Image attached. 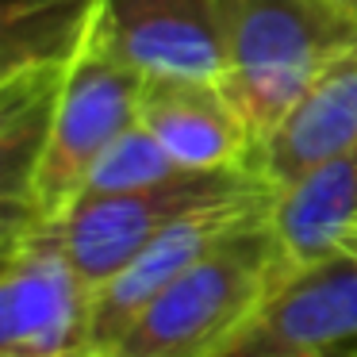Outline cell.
I'll use <instances>...</instances> for the list:
<instances>
[{"mask_svg": "<svg viewBox=\"0 0 357 357\" xmlns=\"http://www.w3.org/2000/svg\"><path fill=\"white\" fill-rule=\"evenodd\" d=\"M288 269L269 208L234 227L192 269L165 284L142 315L100 354L108 357H223Z\"/></svg>", "mask_w": 357, "mask_h": 357, "instance_id": "1", "label": "cell"}, {"mask_svg": "<svg viewBox=\"0 0 357 357\" xmlns=\"http://www.w3.org/2000/svg\"><path fill=\"white\" fill-rule=\"evenodd\" d=\"M139 89L142 70L119 47L108 4L93 0L85 27L66 58L50 142L31 181V192H27L20 231L58 223L81 200L85 181L100 162V154L131 123H139Z\"/></svg>", "mask_w": 357, "mask_h": 357, "instance_id": "2", "label": "cell"}, {"mask_svg": "<svg viewBox=\"0 0 357 357\" xmlns=\"http://www.w3.org/2000/svg\"><path fill=\"white\" fill-rule=\"evenodd\" d=\"M219 24L227 39L219 85L257 142L334 58L357 47V24L334 0H219Z\"/></svg>", "mask_w": 357, "mask_h": 357, "instance_id": "3", "label": "cell"}, {"mask_svg": "<svg viewBox=\"0 0 357 357\" xmlns=\"http://www.w3.org/2000/svg\"><path fill=\"white\" fill-rule=\"evenodd\" d=\"M250 196H273L257 169H188L173 181L131 192L81 196L54 227L58 242L73 257L77 273L100 292L139 250H146L169 223L192 211Z\"/></svg>", "mask_w": 357, "mask_h": 357, "instance_id": "4", "label": "cell"}, {"mask_svg": "<svg viewBox=\"0 0 357 357\" xmlns=\"http://www.w3.org/2000/svg\"><path fill=\"white\" fill-rule=\"evenodd\" d=\"M0 246V357H77L89 349L96 292L54 227H24Z\"/></svg>", "mask_w": 357, "mask_h": 357, "instance_id": "5", "label": "cell"}, {"mask_svg": "<svg viewBox=\"0 0 357 357\" xmlns=\"http://www.w3.org/2000/svg\"><path fill=\"white\" fill-rule=\"evenodd\" d=\"M357 342V250L288 265L223 357L338 354Z\"/></svg>", "mask_w": 357, "mask_h": 357, "instance_id": "6", "label": "cell"}, {"mask_svg": "<svg viewBox=\"0 0 357 357\" xmlns=\"http://www.w3.org/2000/svg\"><path fill=\"white\" fill-rule=\"evenodd\" d=\"M269 204H273V196H250V200L215 204V208L192 211V215L169 223L146 250H139V254L96 292L89 349H108L112 342L142 315V307H146L165 284H173V280L185 269H192L215 242H223L234 227H242L250 215L265 211Z\"/></svg>", "mask_w": 357, "mask_h": 357, "instance_id": "7", "label": "cell"}, {"mask_svg": "<svg viewBox=\"0 0 357 357\" xmlns=\"http://www.w3.org/2000/svg\"><path fill=\"white\" fill-rule=\"evenodd\" d=\"M139 123L185 169H254L257 139L219 81L142 77Z\"/></svg>", "mask_w": 357, "mask_h": 357, "instance_id": "8", "label": "cell"}, {"mask_svg": "<svg viewBox=\"0 0 357 357\" xmlns=\"http://www.w3.org/2000/svg\"><path fill=\"white\" fill-rule=\"evenodd\" d=\"M357 150V47L334 58L288 116L257 142L254 169L277 188Z\"/></svg>", "mask_w": 357, "mask_h": 357, "instance_id": "9", "label": "cell"}, {"mask_svg": "<svg viewBox=\"0 0 357 357\" xmlns=\"http://www.w3.org/2000/svg\"><path fill=\"white\" fill-rule=\"evenodd\" d=\"M123 54L142 77L223 81L227 39L219 0H104Z\"/></svg>", "mask_w": 357, "mask_h": 357, "instance_id": "10", "label": "cell"}, {"mask_svg": "<svg viewBox=\"0 0 357 357\" xmlns=\"http://www.w3.org/2000/svg\"><path fill=\"white\" fill-rule=\"evenodd\" d=\"M66 58L20 62L0 81V185H4V234L20 231L27 192L50 142Z\"/></svg>", "mask_w": 357, "mask_h": 357, "instance_id": "11", "label": "cell"}, {"mask_svg": "<svg viewBox=\"0 0 357 357\" xmlns=\"http://www.w3.org/2000/svg\"><path fill=\"white\" fill-rule=\"evenodd\" d=\"M269 223L288 265H311L346 250L357 227V150L277 188Z\"/></svg>", "mask_w": 357, "mask_h": 357, "instance_id": "12", "label": "cell"}, {"mask_svg": "<svg viewBox=\"0 0 357 357\" xmlns=\"http://www.w3.org/2000/svg\"><path fill=\"white\" fill-rule=\"evenodd\" d=\"M188 173L142 123H131L93 165L81 196H104V192H131V188H150Z\"/></svg>", "mask_w": 357, "mask_h": 357, "instance_id": "13", "label": "cell"}, {"mask_svg": "<svg viewBox=\"0 0 357 357\" xmlns=\"http://www.w3.org/2000/svg\"><path fill=\"white\" fill-rule=\"evenodd\" d=\"M334 4H338V8H342V12H346V16L357 24V0H334Z\"/></svg>", "mask_w": 357, "mask_h": 357, "instance_id": "14", "label": "cell"}, {"mask_svg": "<svg viewBox=\"0 0 357 357\" xmlns=\"http://www.w3.org/2000/svg\"><path fill=\"white\" fill-rule=\"evenodd\" d=\"M331 357H357V342H354V346H346V349H338V354H331Z\"/></svg>", "mask_w": 357, "mask_h": 357, "instance_id": "15", "label": "cell"}, {"mask_svg": "<svg viewBox=\"0 0 357 357\" xmlns=\"http://www.w3.org/2000/svg\"><path fill=\"white\" fill-rule=\"evenodd\" d=\"M77 357H108V354H100V349H81Z\"/></svg>", "mask_w": 357, "mask_h": 357, "instance_id": "16", "label": "cell"}, {"mask_svg": "<svg viewBox=\"0 0 357 357\" xmlns=\"http://www.w3.org/2000/svg\"><path fill=\"white\" fill-rule=\"evenodd\" d=\"M296 357H331V354H296Z\"/></svg>", "mask_w": 357, "mask_h": 357, "instance_id": "17", "label": "cell"}, {"mask_svg": "<svg viewBox=\"0 0 357 357\" xmlns=\"http://www.w3.org/2000/svg\"><path fill=\"white\" fill-rule=\"evenodd\" d=\"M354 234H357V227H354Z\"/></svg>", "mask_w": 357, "mask_h": 357, "instance_id": "18", "label": "cell"}]
</instances>
